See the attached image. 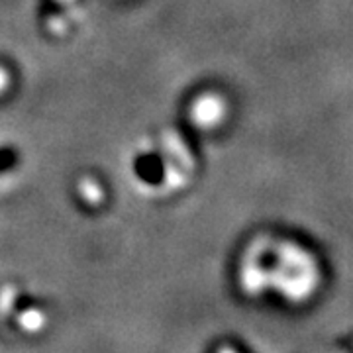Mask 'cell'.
<instances>
[{
    "label": "cell",
    "instance_id": "8992f818",
    "mask_svg": "<svg viewBox=\"0 0 353 353\" xmlns=\"http://www.w3.org/2000/svg\"><path fill=\"white\" fill-rule=\"evenodd\" d=\"M77 199L81 204L87 206H99L104 201V192H102V183L97 176H83L79 179V192Z\"/></svg>",
    "mask_w": 353,
    "mask_h": 353
},
{
    "label": "cell",
    "instance_id": "5b68a950",
    "mask_svg": "<svg viewBox=\"0 0 353 353\" xmlns=\"http://www.w3.org/2000/svg\"><path fill=\"white\" fill-rule=\"evenodd\" d=\"M190 122L201 130H214L226 122L228 104L226 99L216 90H201L187 106Z\"/></svg>",
    "mask_w": 353,
    "mask_h": 353
},
{
    "label": "cell",
    "instance_id": "3957f363",
    "mask_svg": "<svg viewBox=\"0 0 353 353\" xmlns=\"http://www.w3.org/2000/svg\"><path fill=\"white\" fill-rule=\"evenodd\" d=\"M50 320L48 306L36 294L20 285L0 289V322L18 336H34L46 328Z\"/></svg>",
    "mask_w": 353,
    "mask_h": 353
},
{
    "label": "cell",
    "instance_id": "6da1fadb",
    "mask_svg": "<svg viewBox=\"0 0 353 353\" xmlns=\"http://www.w3.org/2000/svg\"><path fill=\"white\" fill-rule=\"evenodd\" d=\"M241 277L252 290L267 289L290 303H301L320 281L312 253L292 241H263L250 250Z\"/></svg>",
    "mask_w": 353,
    "mask_h": 353
},
{
    "label": "cell",
    "instance_id": "52a82bcc",
    "mask_svg": "<svg viewBox=\"0 0 353 353\" xmlns=\"http://www.w3.org/2000/svg\"><path fill=\"white\" fill-rule=\"evenodd\" d=\"M10 81H12V73L8 71V67L0 63V97L10 88Z\"/></svg>",
    "mask_w": 353,
    "mask_h": 353
},
{
    "label": "cell",
    "instance_id": "7a4b0ae2",
    "mask_svg": "<svg viewBox=\"0 0 353 353\" xmlns=\"http://www.w3.org/2000/svg\"><path fill=\"white\" fill-rule=\"evenodd\" d=\"M194 171L192 148L175 130H163L143 139L130 159L134 183L150 194H169L187 187Z\"/></svg>",
    "mask_w": 353,
    "mask_h": 353
},
{
    "label": "cell",
    "instance_id": "277c9868",
    "mask_svg": "<svg viewBox=\"0 0 353 353\" xmlns=\"http://www.w3.org/2000/svg\"><path fill=\"white\" fill-rule=\"evenodd\" d=\"M85 14V0H38V16L51 36L71 32Z\"/></svg>",
    "mask_w": 353,
    "mask_h": 353
}]
</instances>
